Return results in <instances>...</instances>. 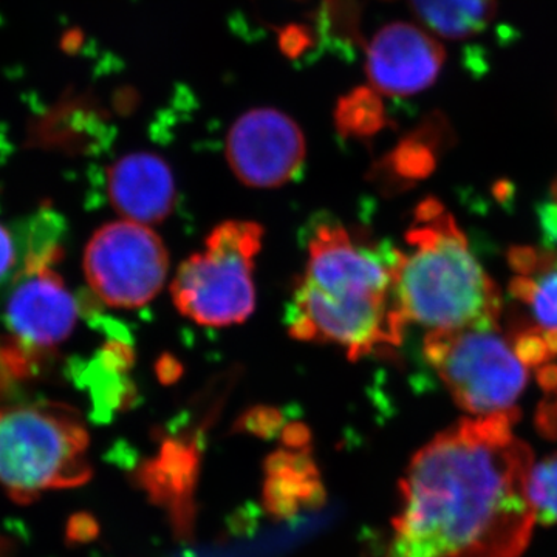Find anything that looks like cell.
Segmentation results:
<instances>
[{"label":"cell","mask_w":557,"mask_h":557,"mask_svg":"<svg viewBox=\"0 0 557 557\" xmlns=\"http://www.w3.org/2000/svg\"><path fill=\"white\" fill-rule=\"evenodd\" d=\"M398 249L362 242L339 223H322L295 293L289 333L343 347L350 359L397 347L406 319L395 289Z\"/></svg>","instance_id":"cell-2"},{"label":"cell","mask_w":557,"mask_h":557,"mask_svg":"<svg viewBox=\"0 0 557 557\" xmlns=\"http://www.w3.org/2000/svg\"><path fill=\"white\" fill-rule=\"evenodd\" d=\"M84 274L91 292L113 309L148 306L163 288L170 256L156 231L143 223H106L84 251Z\"/></svg>","instance_id":"cell-8"},{"label":"cell","mask_w":557,"mask_h":557,"mask_svg":"<svg viewBox=\"0 0 557 557\" xmlns=\"http://www.w3.org/2000/svg\"><path fill=\"white\" fill-rule=\"evenodd\" d=\"M17 248L11 231L0 223V282L3 281L16 265Z\"/></svg>","instance_id":"cell-21"},{"label":"cell","mask_w":557,"mask_h":557,"mask_svg":"<svg viewBox=\"0 0 557 557\" xmlns=\"http://www.w3.org/2000/svg\"><path fill=\"white\" fill-rule=\"evenodd\" d=\"M61 258L62 248L53 242L32 248L7 299L5 324L13 343L5 359L17 372L64 343L78 321V304L53 269Z\"/></svg>","instance_id":"cell-7"},{"label":"cell","mask_w":557,"mask_h":557,"mask_svg":"<svg viewBox=\"0 0 557 557\" xmlns=\"http://www.w3.org/2000/svg\"><path fill=\"white\" fill-rule=\"evenodd\" d=\"M394 170L401 177H420L428 174L434 166V156L428 149L426 143L421 141V134L417 137L406 139L392 156Z\"/></svg>","instance_id":"cell-17"},{"label":"cell","mask_w":557,"mask_h":557,"mask_svg":"<svg viewBox=\"0 0 557 557\" xmlns=\"http://www.w3.org/2000/svg\"><path fill=\"white\" fill-rule=\"evenodd\" d=\"M384 106L376 91H351L336 109V126L348 138L372 137L384 127Z\"/></svg>","instance_id":"cell-15"},{"label":"cell","mask_w":557,"mask_h":557,"mask_svg":"<svg viewBox=\"0 0 557 557\" xmlns=\"http://www.w3.org/2000/svg\"><path fill=\"white\" fill-rule=\"evenodd\" d=\"M418 20L446 39H467L485 30L496 16L497 0H410Z\"/></svg>","instance_id":"cell-14"},{"label":"cell","mask_w":557,"mask_h":557,"mask_svg":"<svg viewBox=\"0 0 557 557\" xmlns=\"http://www.w3.org/2000/svg\"><path fill=\"white\" fill-rule=\"evenodd\" d=\"M552 193H553V199H555L556 203H557V178L555 180V183H553Z\"/></svg>","instance_id":"cell-25"},{"label":"cell","mask_w":557,"mask_h":557,"mask_svg":"<svg viewBox=\"0 0 557 557\" xmlns=\"http://www.w3.org/2000/svg\"><path fill=\"white\" fill-rule=\"evenodd\" d=\"M518 410L471 417L410 460L383 557H520L536 525L533 453L512 432Z\"/></svg>","instance_id":"cell-1"},{"label":"cell","mask_w":557,"mask_h":557,"mask_svg":"<svg viewBox=\"0 0 557 557\" xmlns=\"http://www.w3.org/2000/svg\"><path fill=\"white\" fill-rule=\"evenodd\" d=\"M284 416L274 408H252L236 421V432L269 440L276 437L284 429Z\"/></svg>","instance_id":"cell-18"},{"label":"cell","mask_w":557,"mask_h":557,"mask_svg":"<svg viewBox=\"0 0 557 557\" xmlns=\"http://www.w3.org/2000/svg\"><path fill=\"white\" fill-rule=\"evenodd\" d=\"M89 432L78 410L39 401L0 408V490L20 505L89 482Z\"/></svg>","instance_id":"cell-4"},{"label":"cell","mask_w":557,"mask_h":557,"mask_svg":"<svg viewBox=\"0 0 557 557\" xmlns=\"http://www.w3.org/2000/svg\"><path fill=\"white\" fill-rule=\"evenodd\" d=\"M528 486L536 522L557 523V453L534 461Z\"/></svg>","instance_id":"cell-16"},{"label":"cell","mask_w":557,"mask_h":557,"mask_svg":"<svg viewBox=\"0 0 557 557\" xmlns=\"http://www.w3.org/2000/svg\"><path fill=\"white\" fill-rule=\"evenodd\" d=\"M157 372H159L160 380L163 383H172V381L177 380L182 375V368H180L175 359L164 358L157 366Z\"/></svg>","instance_id":"cell-23"},{"label":"cell","mask_w":557,"mask_h":557,"mask_svg":"<svg viewBox=\"0 0 557 557\" xmlns=\"http://www.w3.org/2000/svg\"><path fill=\"white\" fill-rule=\"evenodd\" d=\"M281 440L285 449L310 450V429L302 423H289L281 432Z\"/></svg>","instance_id":"cell-22"},{"label":"cell","mask_w":557,"mask_h":557,"mask_svg":"<svg viewBox=\"0 0 557 557\" xmlns=\"http://www.w3.org/2000/svg\"><path fill=\"white\" fill-rule=\"evenodd\" d=\"M108 193L124 219L153 225L166 220L174 208V174L156 153H127L109 168Z\"/></svg>","instance_id":"cell-12"},{"label":"cell","mask_w":557,"mask_h":557,"mask_svg":"<svg viewBox=\"0 0 557 557\" xmlns=\"http://www.w3.org/2000/svg\"><path fill=\"white\" fill-rule=\"evenodd\" d=\"M100 522L94 515L87 511H79L69 519L65 527V544L86 545L100 536Z\"/></svg>","instance_id":"cell-19"},{"label":"cell","mask_w":557,"mask_h":557,"mask_svg":"<svg viewBox=\"0 0 557 557\" xmlns=\"http://www.w3.org/2000/svg\"><path fill=\"white\" fill-rule=\"evenodd\" d=\"M424 355L454 401L471 417L518 410L528 368L498 327L432 330Z\"/></svg>","instance_id":"cell-6"},{"label":"cell","mask_w":557,"mask_h":557,"mask_svg":"<svg viewBox=\"0 0 557 557\" xmlns=\"http://www.w3.org/2000/svg\"><path fill=\"white\" fill-rule=\"evenodd\" d=\"M537 426L547 437L557 438V366L555 386L545 392L544 403L537 412Z\"/></svg>","instance_id":"cell-20"},{"label":"cell","mask_w":557,"mask_h":557,"mask_svg":"<svg viewBox=\"0 0 557 557\" xmlns=\"http://www.w3.org/2000/svg\"><path fill=\"white\" fill-rule=\"evenodd\" d=\"M259 223H220L203 251L180 265L172 281V299L183 317L208 327H228L251 317L256 307L252 270L262 248Z\"/></svg>","instance_id":"cell-5"},{"label":"cell","mask_w":557,"mask_h":557,"mask_svg":"<svg viewBox=\"0 0 557 557\" xmlns=\"http://www.w3.org/2000/svg\"><path fill=\"white\" fill-rule=\"evenodd\" d=\"M399 251L395 289L406 322L429 330L497 327L502 296L453 214L438 200L416 209Z\"/></svg>","instance_id":"cell-3"},{"label":"cell","mask_w":557,"mask_h":557,"mask_svg":"<svg viewBox=\"0 0 557 557\" xmlns=\"http://www.w3.org/2000/svg\"><path fill=\"white\" fill-rule=\"evenodd\" d=\"M306 137L287 113L273 108L249 110L233 124L226 137L231 171L249 188L285 185L306 161Z\"/></svg>","instance_id":"cell-9"},{"label":"cell","mask_w":557,"mask_h":557,"mask_svg":"<svg viewBox=\"0 0 557 557\" xmlns=\"http://www.w3.org/2000/svg\"><path fill=\"white\" fill-rule=\"evenodd\" d=\"M445 49L423 28L394 22L381 28L368 49L366 70L373 90L388 97H410L437 81Z\"/></svg>","instance_id":"cell-10"},{"label":"cell","mask_w":557,"mask_h":557,"mask_svg":"<svg viewBox=\"0 0 557 557\" xmlns=\"http://www.w3.org/2000/svg\"><path fill=\"white\" fill-rule=\"evenodd\" d=\"M200 443L197 437H170L161 443L159 454L143 461L137 483L149 500L166 509L180 539H189L196 523L194 493L200 474Z\"/></svg>","instance_id":"cell-11"},{"label":"cell","mask_w":557,"mask_h":557,"mask_svg":"<svg viewBox=\"0 0 557 557\" xmlns=\"http://www.w3.org/2000/svg\"><path fill=\"white\" fill-rule=\"evenodd\" d=\"M81 42H83V35L78 30H69L62 36L61 40V49L65 51V53H75V51L79 50Z\"/></svg>","instance_id":"cell-24"},{"label":"cell","mask_w":557,"mask_h":557,"mask_svg":"<svg viewBox=\"0 0 557 557\" xmlns=\"http://www.w3.org/2000/svg\"><path fill=\"white\" fill-rule=\"evenodd\" d=\"M515 271L509 293L542 330H557V249L520 247L508 255Z\"/></svg>","instance_id":"cell-13"}]
</instances>
